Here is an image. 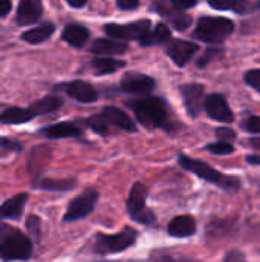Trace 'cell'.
Listing matches in <instances>:
<instances>
[{
  "mask_svg": "<svg viewBox=\"0 0 260 262\" xmlns=\"http://www.w3.org/2000/svg\"><path fill=\"white\" fill-rule=\"evenodd\" d=\"M31 241L18 232H12L0 243V258L3 261H25L31 256Z\"/></svg>",
  "mask_w": 260,
  "mask_h": 262,
  "instance_id": "obj_5",
  "label": "cell"
},
{
  "mask_svg": "<svg viewBox=\"0 0 260 262\" xmlns=\"http://www.w3.org/2000/svg\"><path fill=\"white\" fill-rule=\"evenodd\" d=\"M123 66H124V61L115 60V58H95L93 63H92L93 71L97 74H100V75L115 72V71L121 69Z\"/></svg>",
  "mask_w": 260,
  "mask_h": 262,
  "instance_id": "obj_25",
  "label": "cell"
},
{
  "mask_svg": "<svg viewBox=\"0 0 260 262\" xmlns=\"http://www.w3.org/2000/svg\"><path fill=\"white\" fill-rule=\"evenodd\" d=\"M216 137L219 138V140H233L234 137H236V134L231 130V129H228V127H219L218 130H216Z\"/></svg>",
  "mask_w": 260,
  "mask_h": 262,
  "instance_id": "obj_34",
  "label": "cell"
},
{
  "mask_svg": "<svg viewBox=\"0 0 260 262\" xmlns=\"http://www.w3.org/2000/svg\"><path fill=\"white\" fill-rule=\"evenodd\" d=\"M97 200H98V193L95 190L92 189L86 190L84 193H81L80 196L70 201L67 212L64 215V221H75L89 216L97 204Z\"/></svg>",
  "mask_w": 260,
  "mask_h": 262,
  "instance_id": "obj_8",
  "label": "cell"
},
{
  "mask_svg": "<svg viewBox=\"0 0 260 262\" xmlns=\"http://www.w3.org/2000/svg\"><path fill=\"white\" fill-rule=\"evenodd\" d=\"M26 200H28V196L25 193L9 198L5 204L0 206V218H8V220L20 218L23 213Z\"/></svg>",
  "mask_w": 260,
  "mask_h": 262,
  "instance_id": "obj_17",
  "label": "cell"
},
{
  "mask_svg": "<svg viewBox=\"0 0 260 262\" xmlns=\"http://www.w3.org/2000/svg\"><path fill=\"white\" fill-rule=\"evenodd\" d=\"M170 29L166 26V25H162V23H159L152 32L149 31L139 41H141V45H144V46H147V45H161V43H166V41H169L170 40Z\"/></svg>",
  "mask_w": 260,
  "mask_h": 262,
  "instance_id": "obj_23",
  "label": "cell"
},
{
  "mask_svg": "<svg viewBox=\"0 0 260 262\" xmlns=\"http://www.w3.org/2000/svg\"><path fill=\"white\" fill-rule=\"evenodd\" d=\"M179 164L187 169L188 172H193L196 173L198 177H201L202 180L208 181V183H213V184H218L221 189L224 190H238L241 183L238 178L234 177H228V175H224L218 170H215L211 166H208L207 163L204 161H199V160H193V158H188L185 155H181L179 157Z\"/></svg>",
  "mask_w": 260,
  "mask_h": 262,
  "instance_id": "obj_1",
  "label": "cell"
},
{
  "mask_svg": "<svg viewBox=\"0 0 260 262\" xmlns=\"http://www.w3.org/2000/svg\"><path fill=\"white\" fill-rule=\"evenodd\" d=\"M198 52V45L185 40H172L167 46V54L178 66H185Z\"/></svg>",
  "mask_w": 260,
  "mask_h": 262,
  "instance_id": "obj_9",
  "label": "cell"
},
{
  "mask_svg": "<svg viewBox=\"0 0 260 262\" xmlns=\"http://www.w3.org/2000/svg\"><path fill=\"white\" fill-rule=\"evenodd\" d=\"M52 32H54V25L44 23V25H40V26H37L34 29L26 31L21 35V38L25 41L31 43V45H37V43H43L44 40H48L52 35Z\"/></svg>",
  "mask_w": 260,
  "mask_h": 262,
  "instance_id": "obj_21",
  "label": "cell"
},
{
  "mask_svg": "<svg viewBox=\"0 0 260 262\" xmlns=\"http://www.w3.org/2000/svg\"><path fill=\"white\" fill-rule=\"evenodd\" d=\"M132 107L136 114L138 121L147 129H156L166 123L167 111H166L164 101L159 98H144V100L135 101Z\"/></svg>",
  "mask_w": 260,
  "mask_h": 262,
  "instance_id": "obj_2",
  "label": "cell"
},
{
  "mask_svg": "<svg viewBox=\"0 0 260 262\" xmlns=\"http://www.w3.org/2000/svg\"><path fill=\"white\" fill-rule=\"evenodd\" d=\"M207 149H208L211 154H216V155H227V154H233V150H234V147H233L231 144L224 143V141L210 144V146H207Z\"/></svg>",
  "mask_w": 260,
  "mask_h": 262,
  "instance_id": "obj_28",
  "label": "cell"
},
{
  "mask_svg": "<svg viewBox=\"0 0 260 262\" xmlns=\"http://www.w3.org/2000/svg\"><path fill=\"white\" fill-rule=\"evenodd\" d=\"M63 106V101L57 97H46V98H41L38 101H35L31 107V111L35 114V115H43V114H48V112H52V111H57Z\"/></svg>",
  "mask_w": 260,
  "mask_h": 262,
  "instance_id": "obj_24",
  "label": "cell"
},
{
  "mask_svg": "<svg viewBox=\"0 0 260 262\" xmlns=\"http://www.w3.org/2000/svg\"><path fill=\"white\" fill-rule=\"evenodd\" d=\"M81 134L80 127L74 123H58L44 130V135L49 138H66V137H78Z\"/></svg>",
  "mask_w": 260,
  "mask_h": 262,
  "instance_id": "obj_22",
  "label": "cell"
},
{
  "mask_svg": "<svg viewBox=\"0 0 260 262\" xmlns=\"http://www.w3.org/2000/svg\"><path fill=\"white\" fill-rule=\"evenodd\" d=\"M138 5H139V0H118V6L121 9H127V11L138 8Z\"/></svg>",
  "mask_w": 260,
  "mask_h": 262,
  "instance_id": "obj_36",
  "label": "cell"
},
{
  "mask_svg": "<svg viewBox=\"0 0 260 262\" xmlns=\"http://www.w3.org/2000/svg\"><path fill=\"white\" fill-rule=\"evenodd\" d=\"M92 51L95 54H101V55H118V54H124L127 51V45L121 43V41L107 40V38H98L93 41Z\"/></svg>",
  "mask_w": 260,
  "mask_h": 262,
  "instance_id": "obj_18",
  "label": "cell"
},
{
  "mask_svg": "<svg viewBox=\"0 0 260 262\" xmlns=\"http://www.w3.org/2000/svg\"><path fill=\"white\" fill-rule=\"evenodd\" d=\"M86 123L95 130V132H98V134H106L107 132V126H109V123L106 121V118L101 115V114H98V115H93V117H90V118H87L86 120Z\"/></svg>",
  "mask_w": 260,
  "mask_h": 262,
  "instance_id": "obj_27",
  "label": "cell"
},
{
  "mask_svg": "<svg viewBox=\"0 0 260 262\" xmlns=\"http://www.w3.org/2000/svg\"><path fill=\"white\" fill-rule=\"evenodd\" d=\"M208 3H210L215 9H221V11H224V9H230V8H233V6H234V3H236V0H208Z\"/></svg>",
  "mask_w": 260,
  "mask_h": 262,
  "instance_id": "obj_31",
  "label": "cell"
},
{
  "mask_svg": "<svg viewBox=\"0 0 260 262\" xmlns=\"http://www.w3.org/2000/svg\"><path fill=\"white\" fill-rule=\"evenodd\" d=\"M146 198H147V189L144 184L136 183L132 187V192L129 195V201H127V210L130 213V216L139 223L149 224L155 221V216L150 210L146 209Z\"/></svg>",
  "mask_w": 260,
  "mask_h": 262,
  "instance_id": "obj_6",
  "label": "cell"
},
{
  "mask_svg": "<svg viewBox=\"0 0 260 262\" xmlns=\"http://www.w3.org/2000/svg\"><path fill=\"white\" fill-rule=\"evenodd\" d=\"M233 258H238V259H242L244 256H242V255H230V256H227V259H233Z\"/></svg>",
  "mask_w": 260,
  "mask_h": 262,
  "instance_id": "obj_42",
  "label": "cell"
},
{
  "mask_svg": "<svg viewBox=\"0 0 260 262\" xmlns=\"http://www.w3.org/2000/svg\"><path fill=\"white\" fill-rule=\"evenodd\" d=\"M26 227H28L29 233L38 239V236H40V220L37 216H29L26 221Z\"/></svg>",
  "mask_w": 260,
  "mask_h": 262,
  "instance_id": "obj_30",
  "label": "cell"
},
{
  "mask_svg": "<svg viewBox=\"0 0 260 262\" xmlns=\"http://www.w3.org/2000/svg\"><path fill=\"white\" fill-rule=\"evenodd\" d=\"M35 114L31 109H20V107H11L0 114V121L5 124H20L32 120Z\"/></svg>",
  "mask_w": 260,
  "mask_h": 262,
  "instance_id": "obj_19",
  "label": "cell"
},
{
  "mask_svg": "<svg viewBox=\"0 0 260 262\" xmlns=\"http://www.w3.org/2000/svg\"><path fill=\"white\" fill-rule=\"evenodd\" d=\"M247 160H248V161H250L251 164H260V158H259V157H248Z\"/></svg>",
  "mask_w": 260,
  "mask_h": 262,
  "instance_id": "obj_41",
  "label": "cell"
},
{
  "mask_svg": "<svg viewBox=\"0 0 260 262\" xmlns=\"http://www.w3.org/2000/svg\"><path fill=\"white\" fill-rule=\"evenodd\" d=\"M101 115L106 118V121L109 124H113L120 129H124V130H129V132H135L136 130V126L133 123V120L126 115L123 111L116 109V107H104Z\"/></svg>",
  "mask_w": 260,
  "mask_h": 262,
  "instance_id": "obj_14",
  "label": "cell"
},
{
  "mask_svg": "<svg viewBox=\"0 0 260 262\" xmlns=\"http://www.w3.org/2000/svg\"><path fill=\"white\" fill-rule=\"evenodd\" d=\"M245 81H247V84H250L251 88H254L256 91L260 92V69H253V71L247 72Z\"/></svg>",
  "mask_w": 260,
  "mask_h": 262,
  "instance_id": "obj_29",
  "label": "cell"
},
{
  "mask_svg": "<svg viewBox=\"0 0 260 262\" xmlns=\"http://www.w3.org/2000/svg\"><path fill=\"white\" fill-rule=\"evenodd\" d=\"M63 38L70 46H83L89 38V31L83 25H67L63 31Z\"/></svg>",
  "mask_w": 260,
  "mask_h": 262,
  "instance_id": "obj_20",
  "label": "cell"
},
{
  "mask_svg": "<svg viewBox=\"0 0 260 262\" xmlns=\"http://www.w3.org/2000/svg\"><path fill=\"white\" fill-rule=\"evenodd\" d=\"M43 8L40 0H21L17 11V21L20 25L35 23L41 17Z\"/></svg>",
  "mask_w": 260,
  "mask_h": 262,
  "instance_id": "obj_13",
  "label": "cell"
},
{
  "mask_svg": "<svg viewBox=\"0 0 260 262\" xmlns=\"http://www.w3.org/2000/svg\"><path fill=\"white\" fill-rule=\"evenodd\" d=\"M234 29V23L224 17H204L198 21L195 37L208 41V43H218L225 40Z\"/></svg>",
  "mask_w": 260,
  "mask_h": 262,
  "instance_id": "obj_3",
  "label": "cell"
},
{
  "mask_svg": "<svg viewBox=\"0 0 260 262\" xmlns=\"http://www.w3.org/2000/svg\"><path fill=\"white\" fill-rule=\"evenodd\" d=\"M198 0H172V5L173 8L176 9H187V8H192L196 5Z\"/></svg>",
  "mask_w": 260,
  "mask_h": 262,
  "instance_id": "obj_35",
  "label": "cell"
},
{
  "mask_svg": "<svg viewBox=\"0 0 260 262\" xmlns=\"http://www.w3.org/2000/svg\"><path fill=\"white\" fill-rule=\"evenodd\" d=\"M155 81L149 75L143 74H126L121 80V88L129 94H147L153 89Z\"/></svg>",
  "mask_w": 260,
  "mask_h": 262,
  "instance_id": "obj_11",
  "label": "cell"
},
{
  "mask_svg": "<svg viewBox=\"0 0 260 262\" xmlns=\"http://www.w3.org/2000/svg\"><path fill=\"white\" fill-rule=\"evenodd\" d=\"M0 149L2 150H20L21 149V144L17 143V141H11L8 138L0 137Z\"/></svg>",
  "mask_w": 260,
  "mask_h": 262,
  "instance_id": "obj_32",
  "label": "cell"
},
{
  "mask_svg": "<svg viewBox=\"0 0 260 262\" xmlns=\"http://www.w3.org/2000/svg\"><path fill=\"white\" fill-rule=\"evenodd\" d=\"M251 146H253L254 149L260 150V138H253V140H251Z\"/></svg>",
  "mask_w": 260,
  "mask_h": 262,
  "instance_id": "obj_40",
  "label": "cell"
},
{
  "mask_svg": "<svg viewBox=\"0 0 260 262\" xmlns=\"http://www.w3.org/2000/svg\"><path fill=\"white\" fill-rule=\"evenodd\" d=\"M138 238V233L127 227L123 232L116 235H98L95 241V252L100 255H110V253H120L130 247Z\"/></svg>",
  "mask_w": 260,
  "mask_h": 262,
  "instance_id": "obj_4",
  "label": "cell"
},
{
  "mask_svg": "<svg viewBox=\"0 0 260 262\" xmlns=\"http://www.w3.org/2000/svg\"><path fill=\"white\" fill-rule=\"evenodd\" d=\"M106 32L120 40H141L149 31H150V21L149 20H139L135 23L127 25H106Z\"/></svg>",
  "mask_w": 260,
  "mask_h": 262,
  "instance_id": "obj_7",
  "label": "cell"
},
{
  "mask_svg": "<svg viewBox=\"0 0 260 262\" xmlns=\"http://www.w3.org/2000/svg\"><path fill=\"white\" fill-rule=\"evenodd\" d=\"M182 97L185 107L192 117H196L202 106H204V98H205V91L201 84H187L182 86Z\"/></svg>",
  "mask_w": 260,
  "mask_h": 262,
  "instance_id": "obj_12",
  "label": "cell"
},
{
  "mask_svg": "<svg viewBox=\"0 0 260 262\" xmlns=\"http://www.w3.org/2000/svg\"><path fill=\"white\" fill-rule=\"evenodd\" d=\"M12 8V3L11 0H0V17L6 15Z\"/></svg>",
  "mask_w": 260,
  "mask_h": 262,
  "instance_id": "obj_38",
  "label": "cell"
},
{
  "mask_svg": "<svg viewBox=\"0 0 260 262\" xmlns=\"http://www.w3.org/2000/svg\"><path fill=\"white\" fill-rule=\"evenodd\" d=\"M67 94L81 103H92L98 98L97 91L89 83H84V81H72L67 86Z\"/></svg>",
  "mask_w": 260,
  "mask_h": 262,
  "instance_id": "obj_16",
  "label": "cell"
},
{
  "mask_svg": "<svg viewBox=\"0 0 260 262\" xmlns=\"http://www.w3.org/2000/svg\"><path fill=\"white\" fill-rule=\"evenodd\" d=\"M204 104H205V111L213 120L221 123H231L234 120V115L222 95L213 94L204 101Z\"/></svg>",
  "mask_w": 260,
  "mask_h": 262,
  "instance_id": "obj_10",
  "label": "cell"
},
{
  "mask_svg": "<svg viewBox=\"0 0 260 262\" xmlns=\"http://www.w3.org/2000/svg\"><path fill=\"white\" fill-rule=\"evenodd\" d=\"M67 3L74 8H83L87 3V0H67Z\"/></svg>",
  "mask_w": 260,
  "mask_h": 262,
  "instance_id": "obj_39",
  "label": "cell"
},
{
  "mask_svg": "<svg viewBox=\"0 0 260 262\" xmlns=\"http://www.w3.org/2000/svg\"><path fill=\"white\" fill-rule=\"evenodd\" d=\"M245 129L250 132H260V117H251L245 121Z\"/></svg>",
  "mask_w": 260,
  "mask_h": 262,
  "instance_id": "obj_33",
  "label": "cell"
},
{
  "mask_svg": "<svg viewBox=\"0 0 260 262\" xmlns=\"http://www.w3.org/2000/svg\"><path fill=\"white\" fill-rule=\"evenodd\" d=\"M196 232V223L192 216H178L169 224V233L173 238H187Z\"/></svg>",
  "mask_w": 260,
  "mask_h": 262,
  "instance_id": "obj_15",
  "label": "cell"
},
{
  "mask_svg": "<svg viewBox=\"0 0 260 262\" xmlns=\"http://www.w3.org/2000/svg\"><path fill=\"white\" fill-rule=\"evenodd\" d=\"M216 54H219V51H218V49H208V51L205 52V55L198 61V64H199V66H205V64H207L213 57H216Z\"/></svg>",
  "mask_w": 260,
  "mask_h": 262,
  "instance_id": "obj_37",
  "label": "cell"
},
{
  "mask_svg": "<svg viewBox=\"0 0 260 262\" xmlns=\"http://www.w3.org/2000/svg\"><path fill=\"white\" fill-rule=\"evenodd\" d=\"M74 184V180H41L37 183V186L44 190H70Z\"/></svg>",
  "mask_w": 260,
  "mask_h": 262,
  "instance_id": "obj_26",
  "label": "cell"
}]
</instances>
